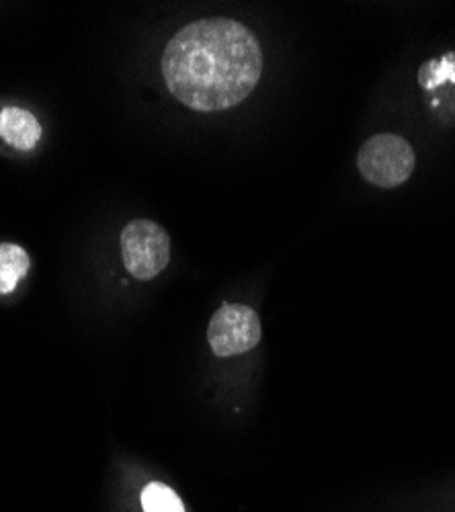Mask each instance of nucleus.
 I'll use <instances>...</instances> for the list:
<instances>
[{"instance_id":"1","label":"nucleus","mask_w":455,"mask_h":512,"mask_svg":"<svg viewBox=\"0 0 455 512\" xmlns=\"http://www.w3.org/2000/svg\"><path fill=\"white\" fill-rule=\"evenodd\" d=\"M263 54L255 33L232 19H203L164 48L162 76L177 101L195 111L242 103L261 80Z\"/></svg>"},{"instance_id":"2","label":"nucleus","mask_w":455,"mask_h":512,"mask_svg":"<svg viewBox=\"0 0 455 512\" xmlns=\"http://www.w3.org/2000/svg\"><path fill=\"white\" fill-rule=\"evenodd\" d=\"M415 162V150L404 138L394 134L374 136L357 154V166L363 179L384 189L406 183L415 170Z\"/></svg>"},{"instance_id":"3","label":"nucleus","mask_w":455,"mask_h":512,"mask_svg":"<svg viewBox=\"0 0 455 512\" xmlns=\"http://www.w3.org/2000/svg\"><path fill=\"white\" fill-rule=\"evenodd\" d=\"M121 254L132 277L150 281L169 265L171 238L150 220H134L121 232Z\"/></svg>"},{"instance_id":"4","label":"nucleus","mask_w":455,"mask_h":512,"mask_svg":"<svg viewBox=\"0 0 455 512\" xmlns=\"http://www.w3.org/2000/svg\"><path fill=\"white\" fill-rule=\"evenodd\" d=\"M263 328L259 314L244 304L222 306L208 328L210 347L218 357H234L261 343Z\"/></svg>"},{"instance_id":"5","label":"nucleus","mask_w":455,"mask_h":512,"mask_svg":"<svg viewBox=\"0 0 455 512\" xmlns=\"http://www.w3.org/2000/svg\"><path fill=\"white\" fill-rule=\"evenodd\" d=\"M0 136L17 150H33L41 138L39 121L21 107H5L0 111Z\"/></svg>"},{"instance_id":"6","label":"nucleus","mask_w":455,"mask_h":512,"mask_svg":"<svg viewBox=\"0 0 455 512\" xmlns=\"http://www.w3.org/2000/svg\"><path fill=\"white\" fill-rule=\"evenodd\" d=\"M29 254L17 244H0V295L15 291L29 271Z\"/></svg>"},{"instance_id":"7","label":"nucleus","mask_w":455,"mask_h":512,"mask_svg":"<svg viewBox=\"0 0 455 512\" xmlns=\"http://www.w3.org/2000/svg\"><path fill=\"white\" fill-rule=\"evenodd\" d=\"M144 512H185L179 494L158 482H152L142 492Z\"/></svg>"},{"instance_id":"8","label":"nucleus","mask_w":455,"mask_h":512,"mask_svg":"<svg viewBox=\"0 0 455 512\" xmlns=\"http://www.w3.org/2000/svg\"><path fill=\"white\" fill-rule=\"evenodd\" d=\"M445 80H455V54L445 56L441 62H431L421 70V84L427 89Z\"/></svg>"}]
</instances>
